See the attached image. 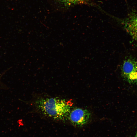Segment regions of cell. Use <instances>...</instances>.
<instances>
[{
	"label": "cell",
	"mask_w": 137,
	"mask_h": 137,
	"mask_svg": "<svg viewBox=\"0 0 137 137\" xmlns=\"http://www.w3.org/2000/svg\"><path fill=\"white\" fill-rule=\"evenodd\" d=\"M37 108L43 115L56 120L65 121L71 111V105L64 99L42 98L35 102Z\"/></svg>",
	"instance_id": "1"
},
{
	"label": "cell",
	"mask_w": 137,
	"mask_h": 137,
	"mask_svg": "<svg viewBox=\"0 0 137 137\" xmlns=\"http://www.w3.org/2000/svg\"><path fill=\"white\" fill-rule=\"evenodd\" d=\"M121 70L122 76L128 83L137 84V62L135 60L131 58L125 59Z\"/></svg>",
	"instance_id": "2"
},
{
	"label": "cell",
	"mask_w": 137,
	"mask_h": 137,
	"mask_svg": "<svg viewBox=\"0 0 137 137\" xmlns=\"http://www.w3.org/2000/svg\"><path fill=\"white\" fill-rule=\"evenodd\" d=\"M91 117V114L88 110L76 108L71 111L68 119L74 126L81 127L87 124Z\"/></svg>",
	"instance_id": "3"
},
{
	"label": "cell",
	"mask_w": 137,
	"mask_h": 137,
	"mask_svg": "<svg viewBox=\"0 0 137 137\" xmlns=\"http://www.w3.org/2000/svg\"><path fill=\"white\" fill-rule=\"evenodd\" d=\"M124 28L137 42V10L132 9L128 13L127 17L121 21Z\"/></svg>",
	"instance_id": "4"
},
{
	"label": "cell",
	"mask_w": 137,
	"mask_h": 137,
	"mask_svg": "<svg viewBox=\"0 0 137 137\" xmlns=\"http://www.w3.org/2000/svg\"><path fill=\"white\" fill-rule=\"evenodd\" d=\"M66 6H71L78 4L77 0H56Z\"/></svg>",
	"instance_id": "5"
},
{
	"label": "cell",
	"mask_w": 137,
	"mask_h": 137,
	"mask_svg": "<svg viewBox=\"0 0 137 137\" xmlns=\"http://www.w3.org/2000/svg\"><path fill=\"white\" fill-rule=\"evenodd\" d=\"M83 0H77L78 4L80 3H81Z\"/></svg>",
	"instance_id": "6"
},
{
	"label": "cell",
	"mask_w": 137,
	"mask_h": 137,
	"mask_svg": "<svg viewBox=\"0 0 137 137\" xmlns=\"http://www.w3.org/2000/svg\"><path fill=\"white\" fill-rule=\"evenodd\" d=\"M135 137H137V133H136V134Z\"/></svg>",
	"instance_id": "7"
},
{
	"label": "cell",
	"mask_w": 137,
	"mask_h": 137,
	"mask_svg": "<svg viewBox=\"0 0 137 137\" xmlns=\"http://www.w3.org/2000/svg\"></svg>",
	"instance_id": "8"
}]
</instances>
